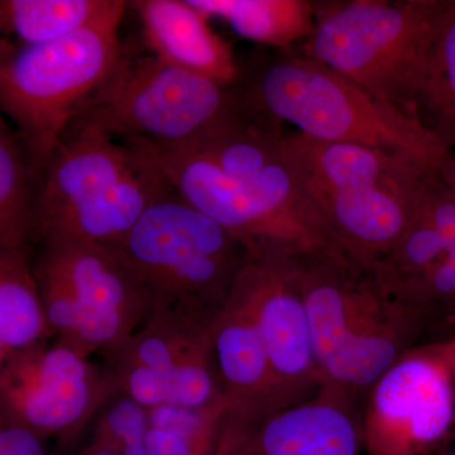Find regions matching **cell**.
<instances>
[{
  "mask_svg": "<svg viewBox=\"0 0 455 455\" xmlns=\"http://www.w3.org/2000/svg\"><path fill=\"white\" fill-rule=\"evenodd\" d=\"M302 298L322 388L363 411L368 391L388 368L431 341L429 311L383 276L376 263L339 248L301 256Z\"/></svg>",
  "mask_w": 455,
  "mask_h": 455,
  "instance_id": "cell-1",
  "label": "cell"
},
{
  "mask_svg": "<svg viewBox=\"0 0 455 455\" xmlns=\"http://www.w3.org/2000/svg\"><path fill=\"white\" fill-rule=\"evenodd\" d=\"M283 151L333 247L368 263L394 250L425 178L439 172L383 149L299 132L284 134Z\"/></svg>",
  "mask_w": 455,
  "mask_h": 455,
  "instance_id": "cell-2",
  "label": "cell"
},
{
  "mask_svg": "<svg viewBox=\"0 0 455 455\" xmlns=\"http://www.w3.org/2000/svg\"><path fill=\"white\" fill-rule=\"evenodd\" d=\"M238 83L254 104L311 139L383 149L431 171L451 155L419 118L296 51L263 59Z\"/></svg>",
  "mask_w": 455,
  "mask_h": 455,
  "instance_id": "cell-3",
  "label": "cell"
},
{
  "mask_svg": "<svg viewBox=\"0 0 455 455\" xmlns=\"http://www.w3.org/2000/svg\"><path fill=\"white\" fill-rule=\"evenodd\" d=\"M451 0L314 2L300 55L416 116V99Z\"/></svg>",
  "mask_w": 455,
  "mask_h": 455,
  "instance_id": "cell-4",
  "label": "cell"
},
{
  "mask_svg": "<svg viewBox=\"0 0 455 455\" xmlns=\"http://www.w3.org/2000/svg\"><path fill=\"white\" fill-rule=\"evenodd\" d=\"M128 3L82 31L41 44L0 47V107L44 170L62 134L123 55Z\"/></svg>",
  "mask_w": 455,
  "mask_h": 455,
  "instance_id": "cell-5",
  "label": "cell"
},
{
  "mask_svg": "<svg viewBox=\"0 0 455 455\" xmlns=\"http://www.w3.org/2000/svg\"><path fill=\"white\" fill-rule=\"evenodd\" d=\"M109 248L145 290L152 310L176 305L220 310L250 256L242 242L175 188Z\"/></svg>",
  "mask_w": 455,
  "mask_h": 455,
  "instance_id": "cell-6",
  "label": "cell"
},
{
  "mask_svg": "<svg viewBox=\"0 0 455 455\" xmlns=\"http://www.w3.org/2000/svg\"><path fill=\"white\" fill-rule=\"evenodd\" d=\"M242 100L238 83L221 85L154 52L123 49L113 73L74 122L98 128L114 140L176 148L215 130Z\"/></svg>",
  "mask_w": 455,
  "mask_h": 455,
  "instance_id": "cell-7",
  "label": "cell"
},
{
  "mask_svg": "<svg viewBox=\"0 0 455 455\" xmlns=\"http://www.w3.org/2000/svg\"><path fill=\"white\" fill-rule=\"evenodd\" d=\"M366 455H438L453 445L451 339L407 352L368 391L362 412Z\"/></svg>",
  "mask_w": 455,
  "mask_h": 455,
  "instance_id": "cell-8",
  "label": "cell"
},
{
  "mask_svg": "<svg viewBox=\"0 0 455 455\" xmlns=\"http://www.w3.org/2000/svg\"><path fill=\"white\" fill-rule=\"evenodd\" d=\"M116 391L103 366L52 339L0 363V421L22 425L66 451Z\"/></svg>",
  "mask_w": 455,
  "mask_h": 455,
  "instance_id": "cell-9",
  "label": "cell"
},
{
  "mask_svg": "<svg viewBox=\"0 0 455 455\" xmlns=\"http://www.w3.org/2000/svg\"><path fill=\"white\" fill-rule=\"evenodd\" d=\"M304 252L263 244L251 251L241 275L250 291L281 410L313 400L322 388L300 271Z\"/></svg>",
  "mask_w": 455,
  "mask_h": 455,
  "instance_id": "cell-10",
  "label": "cell"
},
{
  "mask_svg": "<svg viewBox=\"0 0 455 455\" xmlns=\"http://www.w3.org/2000/svg\"><path fill=\"white\" fill-rule=\"evenodd\" d=\"M243 94L241 106L226 122L176 148L190 149L217 164L295 227L314 250L333 247L284 157L283 122L254 104L244 90Z\"/></svg>",
  "mask_w": 455,
  "mask_h": 455,
  "instance_id": "cell-11",
  "label": "cell"
},
{
  "mask_svg": "<svg viewBox=\"0 0 455 455\" xmlns=\"http://www.w3.org/2000/svg\"><path fill=\"white\" fill-rule=\"evenodd\" d=\"M37 257L55 269L79 310L80 349L107 355L139 331L151 300L109 247L77 239L42 242Z\"/></svg>",
  "mask_w": 455,
  "mask_h": 455,
  "instance_id": "cell-12",
  "label": "cell"
},
{
  "mask_svg": "<svg viewBox=\"0 0 455 455\" xmlns=\"http://www.w3.org/2000/svg\"><path fill=\"white\" fill-rule=\"evenodd\" d=\"M212 343L227 400L217 454L268 416L283 411L250 291L241 274L215 319Z\"/></svg>",
  "mask_w": 455,
  "mask_h": 455,
  "instance_id": "cell-13",
  "label": "cell"
},
{
  "mask_svg": "<svg viewBox=\"0 0 455 455\" xmlns=\"http://www.w3.org/2000/svg\"><path fill=\"white\" fill-rule=\"evenodd\" d=\"M122 142L151 155L182 199L220 224L250 252L271 243L291 245L305 253L315 251L295 227L208 158L190 149L164 148L140 140Z\"/></svg>",
  "mask_w": 455,
  "mask_h": 455,
  "instance_id": "cell-14",
  "label": "cell"
},
{
  "mask_svg": "<svg viewBox=\"0 0 455 455\" xmlns=\"http://www.w3.org/2000/svg\"><path fill=\"white\" fill-rule=\"evenodd\" d=\"M143 149L116 143L103 131L73 122L44 167L35 243L66 212L90 202L146 164Z\"/></svg>",
  "mask_w": 455,
  "mask_h": 455,
  "instance_id": "cell-15",
  "label": "cell"
},
{
  "mask_svg": "<svg viewBox=\"0 0 455 455\" xmlns=\"http://www.w3.org/2000/svg\"><path fill=\"white\" fill-rule=\"evenodd\" d=\"M362 410L319 391L313 400L268 416L217 455H358Z\"/></svg>",
  "mask_w": 455,
  "mask_h": 455,
  "instance_id": "cell-16",
  "label": "cell"
},
{
  "mask_svg": "<svg viewBox=\"0 0 455 455\" xmlns=\"http://www.w3.org/2000/svg\"><path fill=\"white\" fill-rule=\"evenodd\" d=\"M128 5L139 13L147 47L155 55L221 85L239 82L241 71L229 44L188 0H136Z\"/></svg>",
  "mask_w": 455,
  "mask_h": 455,
  "instance_id": "cell-17",
  "label": "cell"
},
{
  "mask_svg": "<svg viewBox=\"0 0 455 455\" xmlns=\"http://www.w3.org/2000/svg\"><path fill=\"white\" fill-rule=\"evenodd\" d=\"M147 156L146 164L136 172L66 212L47 228L37 244L55 239H77L109 247L121 241L143 212L173 188L151 155Z\"/></svg>",
  "mask_w": 455,
  "mask_h": 455,
  "instance_id": "cell-18",
  "label": "cell"
},
{
  "mask_svg": "<svg viewBox=\"0 0 455 455\" xmlns=\"http://www.w3.org/2000/svg\"><path fill=\"white\" fill-rule=\"evenodd\" d=\"M220 311L190 305L156 307L121 348L107 355L145 367L166 382L181 368L214 355L212 329Z\"/></svg>",
  "mask_w": 455,
  "mask_h": 455,
  "instance_id": "cell-19",
  "label": "cell"
},
{
  "mask_svg": "<svg viewBox=\"0 0 455 455\" xmlns=\"http://www.w3.org/2000/svg\"><path fill=\"white\" fill-rule=\"evenodd\" d=\"M454 248L455 194L439 172H433L419 190L405 233L376 265L390 283H410L430 271Z\"/></svg>",
  "mask_w": 455,
  "mask_h": 455,
  "instance_id": "cell-20",
  "label": "cell"
},
{
  "mask_svg": "<svg viewBox=\"0 0 455 455\" xmlns=\"http://www.w3.org/2000/svg\"><path fill=\"white\" fill-rule=\"evenodd\" d=\"M31 248H0V363L53 339Z\"/></svg>",
  "mask_w": 455,
  "mask_h": 455,
  "instance_id": "cell-21",
  "label": "cell"
},
{
  "mask_svg": "<svg viewBox=\"0 0 455 455\" xmlns=\"http://www.w3.org/2000/svg\"><path fill=\"white\" fill-rule=\"evenodd\" d=\"M44 172L16 128L0 119V248H32Z\"/></svg>",
  "mask_w": 455,
  "mask_h": 455,
  "instance_id": "cell-22",
  "label": "cell"
},
{
  "mask_svg": "<svg viewBox=\"0 0 455 455\" xmlns=\"http://www.w3.org/2000/svg\"><path fill=\"white\" fill-rule=\"evenodd\" d=\"M206 17L223 20L239 36L275 47L292 50L315 28L314 2L307 0H188Z\"/></svg>",
  "mask_w": 455,
  "mask_h": 455,
  "instance_id": "cell-23",
  "label": "cell"
},
{
  "mask_svg": "<svg viewBox=\"0 0 455 455\" xmlns=\"http://www.w3.org/2000/svg\"><path fill=\"white\" fill-rule=\"evenodd\" d=\"M127 2L123 0H2L0 26L20 44H41L94 25Z\"/></svg>",
  "mask_w": 455,
  "mask_h": 455,
  "instance_id": "cell-24",
  "label": "cell"
},
{
  "mask_svg": "<svg viewBox=\"0 0 455 455\" xmlns=\"http://www.w3.org/2000/svg\"><path fill=\"white\" fill-rule=\"evenodd\" d=\"M419 121L451 154L455 148V0L434 46L429 68L416 99Z\"/></svg>",
  "mask_w": 455,
  "mask_h": 455,
  "instance_id": "cell-25",
  "label": "cell"
},
{
  "mask_svg": "<svg viewBox=\"0 0 455 455\" xmlns=\"http://www.w3.org/2000/svg\"><path fill=\"white\" fill-rule=\"evenodd\" d=\"M227 403L205 407L164 405L149 410L146 448L148 455H215Z\"/></svg>",
  "mask_w": 455,
  "mask_h": 455,
  "instance_id": "cell-26",
  "label": "cell"
},
{
  "mask_svg": "<svg viewBox=\"0 0 455 455\" xmlns=\"http://www.w3.org/2000/svg\"><path fill=\"white\" fill-rule=\"evenodd\" d=\"M394 284L429 311L431 343L455 337V248L423 276Z\"/></svg>",
  "mask_w": 455,
  "mask_h": 455,
  "instance_id": "cell-27",
  "label": "cell"
},
{
  "mask_svg": "<svg viewBox=\"0 0 455 455\" xmlns=\"http://www.w3.org/2000/svg\"><path fill=\"white\" fill-rule=\"evenodd\" d=\"M149 410L116 390L107 398L90 423V440L116 449L146 447Z\"/></svg>",
  "mask_w": 455,
  "mask_h": 455,
  "instance_id": "cell-28",
  "label": "cell"
},
{
  "mask_svg": "<svg viewBox=\"0 0 455 455\" xmlns=\"http://www.w3.org/2000/svg\"><path fill=\"white\" fill-rule=\"evenodd\" d=\"M47 442L22 425L0 421V455H51Z\"/></svg>",
  "mask_w": 455,
  "mask_h": 455,
  "instance_id": "cell-29",
  "label": "cell"
},
{
  "mask_svg": "<svg viewBox=\"0 0 455 455\" xmlns=\"http://www.w3.org/2000/svg\"><path fill=\"white\" fill-rule=\"evenodd\" d=\"M77 455H148L147 448L127 449V451H116V449L107 447V445L99 444V443L89 440L88 444L80 449Z\"/></svg>",
  "mask_w": 455,
  "mask_h": 455,
  "instance_id": "cell-30",
  "label": "cell"
},
{
  "mask_svg": "<svg viewBox=\"0 0 455 455\" xmlns=\"http://www.w3.org/2000/svg\"><path fill=\"white\" fill-rule=\"evenodd\" d=\"M438 455H455V444L451 445V447H449L448 449H445L444 451H442V453Z\"/></svg>",
  "mask_w": 455,
  "mask_h": 455,
  "instance_id": "cell-31",
  "label": "cell"
},
{
  "mask_svg": "<svg viewBox=\"0 0 455 455\" xmlns=\"http://www.w3.org/2000/svg\"><path fill=\"white\" fill-rule=\"evenodd\" d=\"M451 343H453L454 370H455V337L451 338ZM453 444H455V431H454V435H453Z\"/></svg>",
  "mask_w": 455,
  "mask_h": 455,
  "instance_id": "cell-32",
  "label": "cell"
}]
</instances>
